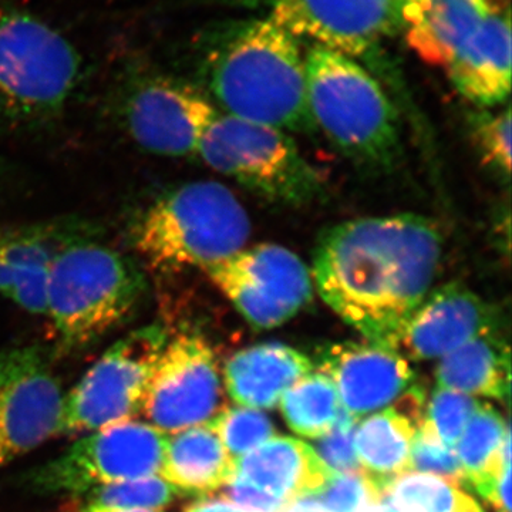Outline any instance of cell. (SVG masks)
Returning a JSON list of instances; mask_svg holds the SVG:
<instances>
[{"label":"cell","mask_w":512,"mask_h":512,"mask_svg":"<svg viewBox=\"0 0 512 512\" xmlns=\"http://www.w3.org/2000/svg\"><path fill=\"white\" fill-rule=\"evenodd\" d=\"M441 252L439 228L421 215L340 222L320 235L313 251V286L367 342L394 349L433 289Z\"/></svg>","instance_id":"obj_1"},{"label":"cell","mask_w":512,"mask_h":512,"mask_svg":"<svg viewBox=\"0 0 512 512\" xmlns=\"http://www.w3.org/2000/svg\"><path fill=\"white\" fill-rule=\"evenodd\" d=\"M194 46L221 113L288 134L316 131L301 42L274 18L218 23L198 33Z\"/></svg>","instance_id":"obj_2"},{"label":"cell","mask_w":512,"mask_h":512,"mask_svg":"<svg viewBox=\"0 0 512 512\" xmlns=\"http://www.w3.org/2000/svg\"><path fill=\"white\" fill-rule=\"evenodd\" d=\"M251 221L229 188L194 181L158 197L133 228L131 242L151 271L175 274L225 261L247 248Z\"/></svg>","instance_id":"obj_3"},{"label":"cell","mask_w":512,"mask_h":512,"mask_svg":"<svg viewBox=\"0 0 512 512\" xmlns=\"http://www.w3.org/2000/svg\"><path fill=\"white\" fill-rule=\"evenodd\" d=\"M147 293L143 272L126 255L86 238L63 248L47 274L46 313L60 348L93 345L136 311Z\"/></svg>","instance_id":"obj_4"},{"label":"cell","mask_w":512,"mask_h":512,"mask_svg":"<svg viewBox=\"0 0 512 512\" xmlns=\"http://www.w3.org/2000/svg\"><path fill=\"white\" fill-rule=\"evenodd\" d=\"M305 67L316 130L356 163L373 168L396 163L399 116L375 77L353 57L319 46L305 53Z\"/></svg>","instance_id":"obj_5"},{"label":"cell","mask_w":512,"mask_h":512,"mask_svg":"<svg viewBox=\"0 0 512 512\" xmlns=\"http://www.w3.org/2000/svg\"><path fill=\"white\" fill-rule=\"evenodd\" d=\"M82 53L35 13L0 3V120L55 119L83 83Z\"/></svg>","instance_id":"obj_6"},{"label":"cell","mask_w":512,"mask_h":512,"mask_svg":"<svg viewBox=\"0 0 512 512\" xmlns=\"http://www.w3.org/2000/svg\"><path fill=\"white\" fill-rule=\"evenodd\" d=\"M208 167L278 205H308L322 194L318 171L285 131L218 111L197 148Z\"/></svg>","instance_id":"obj_7"},{"label":"cell","mask_w":512,"mask_h":512,"mask_svg":"<svg viewBox=\"0 0 512 512\" xmlns=\"http://www.w3.org/2000/svg\"><path fill=\"white\" fill-rule=\"evenodd\" d=\"M167 342L163 326L153 323L110 346L67 394L62 433H93L134 420Z\"/></svg>","instance_id":"obj_8"},{"label":"cell","mask_w":512,"mask_h":512,"mask_svg":"<svg viewBox=\"0 0 512 512\" xmlns=\"http://www.w3.org/2000/svg\"><path fill=\"white\" fill-rule=\"evenodd\" d=\"M167 434L130 420L93 431L26 477L40 494H86L97 487L160 476Z\"/></svg>","instance_id":"obj_9"},{"label":"cell","mask_w":512,"mask_h":512,"mask_svg":"<svg viewBox=\"0 0 512 512\" xmlns=\"http://www.w3.org/2000/svg\"><path fill=\"white\" fill-rule=\"evenodd\" d=\"M123 80L126 126L138 146L163 157L197 154L217 106L192 84L148 64H130Z\"/></svg>","instance_id":"obj_10"},{"label":"cell","mask_w":512,"mask_h":512,"mask_svg":"<svg viewBox=\"0 0 512 512\" xmlns=\"http://www.w3.org/2000/svg\"><path fill=\"white\" fill-rule=\"evenodd\" d=\"M204 272L242 318L258 330L285 325L313 299L311 269L281 245L244 248Z\"/></svg>","instance_id":"obj_11"},{"label":"cell","mask_w":512,"mask_h":512,"mask_svg":"<svg viewBox=\"0 0 512 512\" xmlns=\"http://www.w3.org/2000/svg\"><path fill=\"white\" fill-rule=\"evenodd\" d=\"M217 357L207 340L181 333L168 340L148 382L141 413L167 436L210 423L227 409Z\"/></svg>","instance_id":"obj_12"},{"label":"cell","mask_w":512,"mask_h":512,"mask_svg":"<svg viewBox=\"0 0 512 512\" xmlns=\"http://www.w3.org/2000/svg\"><path fill=\"white\" fill-rule=\"evenodd\" d=\"M64 400L46 349L0 353V467L62 434Z\"/></svg>","instance_id":"obj_13"},{"label":"cell","mask_w":512,"mask_h":512,"mask_svg":"<svg viewBox=\"0 0 512 512\" xmlns=\"http://www.w3.org/2000/svg\"><path fill=\"white\" fill-rule=\"evenodd\" d=\"M272 13L296 39L349 57L365 56L402 25L396 0H271Z\"/></svg>","instance_id":"obj_14"},{"label":"cell","mask_w":512,"mask_h":512,"mask_svg":"<svg viewBox=\"0 0 512 512\" xmlns=\"http://www.w3.org/2000/svg\"><path fill=\"white\" fill-rule=\"evenodd\" d=\"M315 367L335 384L345 412L359 420L392 406L416 383L406 357L367 340L320 349Z\"/></svg>","instance_id":"obj_15"},{"label":"cell","mask_w":512,"mask_h":512,"mask_svg":"<svg viewBox=\"0 0 512 512\" xmlns=\"http://www.w3.org/2000/svg\"><path fill=\"white\" fill-rule=\"evenodd\" d=\"M500 330L493 308L466 285L431 289L407 320L394 349L407 360L441 359L470 340Z\"/></svg>","instance_id":"obj_16"},{"label":"cell","mask_w":512,"mask_h":512,"mask_svg":"<svg viewBox=\"0 0 512 512\" xmlns=\"http://www.w3.org/2000/svg\"><path fill=\"white\" fill-rule=\"evenodd\" d=\"M92 237V228L80 221L0 227V296L23 311L45 315L53 259L67 245Z\"/></svg>","instance_id":"obj_17"},{"label":"cell","mask_w":512,"mask_h":512,"mask_svg":"<svg viewBox=\"0 0 512 512\" xmlns=\"http://www.w3.org/2000/svg\"><path fill=\"white\" fill-rule=\"evenodd\" d=\"M444 70L457 92L471 103L481 107L505 103L511 92L510 6L495 3Z\"/></svg>","instance_id":"obj_18"},{"label":"cell","mask_w":512,"mask_h":512,"mask_svg":"<svg viewBox=\"0 0 512 512\" xmlns=\"http://www.w3.org/2000/svg\"><path fill=\"white\" fill-rule=\"evenodd\" d=\"M234 477L292 505L322 493L336 473L311 444L274 436L235 460Z\"/></svg>","instance_id":"obj_19"},{"label":"cell","mask_w":512,"mask_h":512,"mask_svg":"<svg viewBox=\"0 0 512 512\" xmlns=\"http://www.w3.org/2000/svg\"><path fill=\"white\" fill-rule=\"evenodd\" d=\"M313 369L315 362L299 350L284 343H262L229 357L222 382L238 406L274 409L286 390Z\"/></svg>","instance_id":"obj_20"},{"label":"cell","mask_w":512,"mask_h":512,"mask_svg":"<svg viewBox=\"0 0 512 512\" xmlns=\"http://www.w3.org/2000/svg\"><path fill=\"white\" fill-rule=\"evenodd\" d=\"M419 426L390 406L356 424L353 446L370 500L380 503L393 485L412 474V446Z\"/></svg>","instance_id":"obj_21"},{"label":"cell","mask_w":512,"mask_h":512,"mask_svg":"<svg viewBox=\"0 0 512 512\" xmlns=\"http://www.w3.org/2000/svg\"><path fill=\"white\" fill-rule=\"evenodd\" d=\"M493 0H417L400 12L410 49L444 67L494 8Z\"/></svg>","instance_id":"obj_22"},{"label":"cell","mask_w":512,"mask_h":512,"mask_svg":"<svg viewBox=\"0 0 512 512\" xmlns=\"http://www.w3.org/2000/svg\"><path fill=\"white\" fill-rule=\"evenodd\" d=\"M234 474V458L208 423L167 437L160 477L181 494L215 493Z\"/></svg>","instance_id":"obj_23"},{"label":"cell","mask_w":512,"mask_h":512,"mask_svg":"<svg viewBox=\"0 0 512 512\" xmlns=\"http://www.w3.org/2000/svg\"><path fill=\"white\" fill-rule=\"evenodd\" d=\"M436 386L473 397L508 403L511 386V353L500 330L470 340L436 366Z\"/></svg>","instance_id":"obj_24"},{"label":"cell","mask_w":512,"mask_h":512,"mask_svg":"<svg viewBox=\"0 0 512 512\" xmlns=\"http://www.w3.org/2000/svg\"><path fill=\"white\" fill-rule=\"evenodd\" d=\"M456 454L464 484L473 490L511 466L510 424L493 404L481 402L457 443Z\"/></svg>","instance_id":"obj_25"},{"label":"cell","mask_w":512,"mask_h":512,"mask_svg":"<svg viewBox=\"0 0 512 512\" xmlns=\"http://www.w3.org/2000/svg\"><path fill=\"white\" fill-rule=\"evenodd\" d=\"M279 409L293 433L311 440L326 436L343 412L335 384L320 372L303 376L286 390Z\"/></svg>","instance_id":"obj_26"},{"label":"cell","mask_w":512,"mask_h":512,"mask_svg":"<svg viewBox=\"0 0 512 512\" xmlns=\"http://www.w3.org/2000/svg\"><path fill=\"white\" fill-rule=\"evenodd\" d=\"M86 494V503L77 512L160 511L181 495L160 476L103 485Z\"/></svg>","instance_id":"obj_27"},{"label":"cell","mask_w":512,"mask_h":512,"mask_svg":"<svg viewBox=\"0 0 512 512\" xmlns=\"http://www.w3.org/2000/svg\"><path fill=\"white\" fill-rule=\"evenodd\" d=\"M384 500L392 505L421 508V512H484L460 485L430 474H407L393 485Z\"/></svg>","instance_id":"obj_28"},{"label":"cell","mask_w":512,"mask_h":512,"mask_svg":"<svg viewBox=\"0 0 512 512\" xmlns=\"http://www.w3.org/2000/svg\"><path fill=\"white\" fill-rule=\"evenodd\" d=\"M234 460L276 436L272 420L261 410L227 407L208 423Z\"/></svg>","instance_id":"obj_29"},{"label":"cell","mask_w":512,"mask_h":512,"mask_svg":"<svg viewBox=\"0 0 512 512\" xmlns=\"http://www.w3.org/2000/svg\"><path fill=\"white\" fill-rule=\"evenodd\" d=\"M481 400L456 390L436 386L426 407V419L444 446L456 450L468 421L480 407Z\"/></svg>","instance_id":"obj_30"},{"label":"cell","mask_w":512,"mask_h":512,"mask_svg":"<svg viewBox=\"0 0 512 512\" xmlns=\"http://www.w3.org/2000/svg\"><path fill=\"white\" fill-rule=\"evenodd\" d=\"M471 130L481 157L495 171L508 177L511 173V111H481L471 120Z\"/></svg>","instance_id":"obj_31"},{"label":"cell","mask_w":512,"mask_h":512,"mask_svg":"<svg viewBox=\"0 0 512 512\" xmlns=\"http://www.w3.org/2000/svg\"><path fill=\"white\" fill-rule=\"evenodd\" d=\"M412 471L444 478L458 485L464 484V473L456 450L444 446L427 419L423 421L413 440Z\"/></svg>","instance_id":"obj_32"},{"label":"cell","mask_w":512,"mask_h":512,"mask_svg":"<svg viewBox=\"0 0 512 512\" xmlns=\"http://www.w3.org/2000/svg\"><path fill=\"white\" fill-rule=\"evenodd\" d=\"M357 421L359 419L350 416L343 409L335 427L326 436L315 440L316 446L313 448L316 453L336 474H353L360 477V467L353 446Z\"/></svg>","instance_id":"obj_33"},{"label":"cell","mask_w":512,"mask_h":512,"mask_svg":"<svg viewBox=\"0 0 512 512\" xmlns=\"http://www.w3.org/2000/svg\"><path fill=\"white\" fill-rule=\"evenodd\" d=\"M363 493L365 485L362 478L353 474H336L328 487L311 500L330 512H355Z\"/></svg>","instance_id":"obj_34"},{"label":"cell","mask_w":512,"mask_h":512,"mask_svg":"<svg viewBox=\"0 0 512 512\" xmlns=\"http://www.w3.org/2000/svg\"><path fill=\"white\" fill-rule=\"evenodd\" d=\"M224 497L235 507L248 508L259 512H285L291 505L274 495L265 493L261 488L232 477L224 488Z\"/></svg>","instance_id":"obj_35"},{"label":"cell","mask_w":512,"mask_h":512,"mask_svg":"<svg viewBox=\"0 0 512 512\" xmlns=\"http://www.w3.org/2000/svg\"><path fill=\"white\" fill-rule=\"evenodd\" d=\"M185 512H242L234 504L224 500H201Z\"/></svg>","instance_id":"obj_36"},{"label":"cell","mask_w":512,"mask_h":512,"mask_svg":"<svg viewBox=\"0 0 512 512\" xmlns=\"http://www.w3.org/2000/svg\"><path fill=\"white\" fill-rule=\"evenodd\" d=\"M417 0H396L397 6H399V12H402L404 8H409L413 3H416Z\"/></svg>","instance_id":"obj_37"},{"label":"cell","mask_w":512,"mask_h":512,"mask_svg":"<svg viewBox=\"0 0 512 512\" xmlns=\"http://www.w3.org/2000/svg\"><path fill=\"white\" fill-rule=\"evenodd\" d=\"M124 512H161L157 510H133V511H124Z\"/></svg>","instance_id":"obj_38"}]
</instances>
